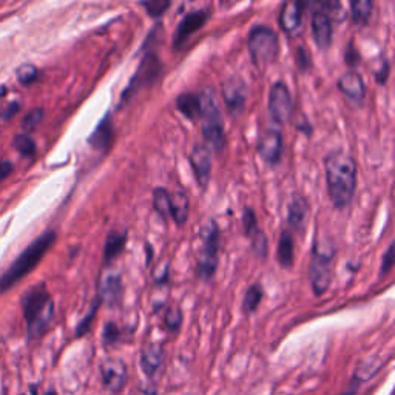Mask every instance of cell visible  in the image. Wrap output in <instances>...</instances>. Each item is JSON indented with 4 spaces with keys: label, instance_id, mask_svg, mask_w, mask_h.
Instances as JSON below:
<instances>
[{
    "label": "cell",
    "instance_id": "7402d4cb",
    "mask_svg": "<svg viewBox=\"0 0 395 395\" xmlns=\"http://www.w3.org/2000/svg\"><path fill=\"white\" fill-rule=\"evenodd\" d=\"M188 215H190V200L183 188H178L175 192H170V219H173L178 227L187 224Z\"/></svg>",
    "mask_w": 395,
    "mask_h": 395
},
{
    "label": "cell",
    "instance_id": "603a6c76",
    "mask_svg": "<svg viewBox=\"0 0 395 395\" xmlns=\"http://www.w3.org/2000/svg\"><path fill=\"white\" fill-rule=\"evenodd\" d=\"M129 241V232L127 231H112L107 235L105 240V247H104V263L112 264L119 258L125 246H127Z\"/></svg>",
    "mask_w": 395,
    "mask_h": 395
},
{
    "label": "cell",
    "instance_id": "7dc6e473",
    "mask_svg": "<svg viewBox=\"0 0 395 395\" xmlns=\"http://www.w3.org/2000/svg\"><path fill=\"white\" fill-rule=\"evenodd\" d=\"M186 395H195V394H186Z\"/></svg>",
    "mask_w": 395,
    "mask_h": 395
},
{
    "label": "cell",
    "instance_id": "60d3db41",
    "mask_svg": "<svg viewBox=\"0 0 395 395\" xmlns=\"http://www.w3.org/2000/svg\"><path fill=\"white\" fill-rule=\"evenodd\" d=\"M389 73H391V64H389V60H383V64L380 65V68H378L375 71V82L378 85H386V82H388V79H389Z\"/></svg>",
    "mask_w": 395,
    "mask_h": 395
},
{
    "label": "cell",
    "instance_id": "4dcf8cb0",
    "mask_svg": "<svg viewBox=\"0 0 395 395\" xmlns=\"http://www.w3.org/2000/svg\"><path fill=\"white\" fill-rule=\"evenodd\" d=\"M250 247L254 255L258 259H266L267 254H268V240L263 231H258L255 235L250 236Z\"/></svg>",
    "mask_w": 395,
    "mask_h": 395
},
{
    "label": "cell",
    "instance_id": "8992f818",
    "mask_svg": "<svg viewBox=\"0 0 395 395\" xmlns=\"http://www.w3.org/2000/svg\"><path fill=\"white\" fill-rule=\"evenodd\" d=\"M337 249L330 238H318L312 247V255L309 261V281L313 294L317 297L325 295L330 287L334 278Z\"/></svg>",
    "mask_w": 395,
    "mask_h": 395
},
{
    "label": "cell",
    "instance_id": "ffe728a7",
    "mask_svg": "<svg viewBox=\"0 0 395 395\" xmlns=\"http://www.w3.org/2000/svg\"><path fill=\"white\" fill-rule=\"evenodd\" d=\"M304 8H306V4L298 2V0H292V2L283 4L278 22H280V27L284 33L295 34L297 31L302 28Z\"/></svg>",
    "mask_w": 395,
    "mask_h": 395
},
{
    "label": "cell",
    "instance_id": "3957f363",
    "mask_svg": "<svg viewBox=\"0 0 395 395\" xmlns=\"http://www.w3.org/2000/svg\"><path fill=\"white\" fill-rule=\"evenodd\" d=\"M58 235L54 231H48L36 238L22 254L14 259V263L6 268L5 273L0 276V294H4L8 289H11L15 283L34 271L36 266L42 261L53 244L56 242Z\"/></svg>",
    "mask_w": 395,
    "mask_h": 395
},
{
    "label": "cell",
    "instance_id": "b9f144b4",
    "mask_svg": "<svg viewBox=\"0 0 395 395\" xmlns=\"http://www.w3.org/2000/svg\"><path fill=\"white\" fill-rule=\"evenodd\" d=\"M19 110H20V104H19V102L14 101V102H10V104H6V107L4 108V112L0 113V115H2L4 119H11V117L15 113H18Z\"/></svg>",
    "mask_w": 395,
    "mask_h": 395
},
{
    "label": "cell",
    "instance_id": "d4e9b609",
    "mask_svg": "<svg viewBox=\"0 0 395 395\" xmlns=\"http://www.w3.org/2000/svg\"><path fill=\"white\" fill-rule=\"evenodd\" d=\"M276 258L283 268H290L295 263V240L289 231H283L278 247H276Z\"/></svg>",
    "mask_w": 395,
    "mask_h": 395
},
{
    "label": "cell",
    "instance_id": "9a60e30c",
    "mask_svg": "<svg viewBox=\"0 0 395 395\" xmlns=\"http://www.w3.org/2000/svg\"><path fill=\"white\" fill-rule=\"evenodd\" d=\"M312 37L315 45L318 46L320 50L326 51L329 46L332 45V37H334V23H332L330 14L325 10H315L312 13Z\"/></svg>",
    "mask_w": 395,
    "mask_h": 395
},
{
    "label": "cell",
    "instance_id": "ba28073f",
    "mask_svg": "<svg viewBox=\"0 0 395 395\" xmlns=\"http://www.w3.org/2000/svg\"><path fill=\"white\" fill-rule=\"evenodd\" d=\"M162 73V62L157 58V54L153 51H147L144 58L141 59L136 73L133 75L130 82L121 94V104H125L130 99H133L134 94H138L141 90L147 89V86L157 82V79L161 77Z\"/></svg>",
    "mask_w": 395,
    "mask_h": 395
},
{
    "label": "cell",
    "instance_id": "5b68a950",
    "mask_svg": "<svg viewBox=\"0 0 395 395\" xmlns=\"http://www.w3.org/2000/svg\"><path fill=\"white\" fill-rule=\"evenodd\" d=\"M200 247L196 255V278L209 283L216 275L221 254V231L213 218L207 219L198 232Z\"/></svg>",
    "mask_w": 395,
    "mask_h": 395
},
{
    "label": "cell",
    "instance_id": "f6af8a7d",
    "mask_svg": "<svg viewBox=\"0 0 395 395\" xmlns=\"http://www.w3.org/2000/svg\"><path fill=\"white\" fill-rule=\"evenodd\" d=\"M145 252H147V264H150V261H152V254H153V249L150 244H145Z\"/></svg>",
    "mask_w": 395,
    "mask_h": 395
},
{
    "label": "cell",
    "instance_id": "ac0fdd59",
    "mask_svg": "<svg viewBox=\"0 0 395 395\" xmlns=\"http://www.w3.org/2000/svg\"><path fill=\"white\" fill-rule=\"evenodd\" d=\"M311 215V204L307 201V198L303 195H294L292 198L289 205H287V231L290 232H298L302 233L306 224H307V218Z\"/></svg>",
    "mask_w": 395,
    "mask_h": 395
},
{
    "label": "cell",
    "instance_id": "f1b7e54d",
    "mask_svg": "<svg viewBox=\"0 0 395 395\" xmlns=\"http://www.w3.org/2000/svg\"><path fill=\"white\" fill-rule=\"evenodd\" d=\"M164 326L171 334H176V332L183 326V321H184V315L183 311L179 309V306H170L167 309L164 311Z\"/></svg>",
    "mask_w": 395,
    "mask_h": 395
},
{
    "label": "cell",
    "instance_id": "d590c367",
    "mask_svg": "<svg viewBox=\"0 0 395 395\" xmlns=\"http://www.w3.org/2000/svg\"><path fill=\"white\" fill-rule=\"evenodd\" d=\"M15 75H18V81L22 85H30L37 79L39 71L33 64H23L18 68V71H15Z\"/></svg>",
    "mask_w": 395,
    "mask_h": 395
},
{
    "label": "cell",
    "instance_id": "e0dca14e",
    "mask_svg": "<svg viewBox=\"0 0 395 395\" xmlns=\"http://www.w3.org/2000/svg\"><path fill=\"white\" fill-rule=\"evenodd\" d=\"M337 86L344 98L355 102V104H363V101L366 98L365 79L355 70L346 71L344 75L339 76Z\"/></svg>",
    "mask_w": 395,
    "mask_h": 395
},
{
    "label": "cell",
    "instance_id": "8d00e7d4",
    "mask_svg": "<svg viewBox=\"0 0 395 395\" xmlns=\"http://www.w3.org/2000/svg\"><path fill=\"white\" fill-rule=\"evenodd\" d=\"M42 119H44V110L42 108H34V110H31V112H28L25 115V117H23L22 127H23V130L31 131L42 122Z\"/></svg>",
    "mask_w": 395,
    "mask_h": 395
},
{
    "label": "cell",
    "instance_id": "836d02e7",
    "mask_svg": "<svg viewBox=\"0 0 395 395\" xmlns=\"http://www.w3.org/2000/svg\"><path fill=\"white\" fill-rule=\"evenodd\" d=\"M13 147L23 156H33L36 153V142L27 134H18L13 139Z\"/></svg>",
    "mask_w": 395,
    "mask_h": 395
},
{
    "label": "cell",
    "instance_id": "f35d334b",
    "mask_svg": "<svg viewBox=\"0 0 395 395\" xmlns=\"http://www.w3.org/2000/svg\"><path fill=\"white\" fill-rule=\"evenodd\" d=\"M394 250H395V246H394V242H391L388 249H386V252L383 254L382 257V264H380V278H383V276L388 275L391 271H392V267H394V263H395V255H394Z\"/></svg>",
    "mask_w": 395,
    "mask_h": 395
},
{
    "label": "cell",
    "instance_id": "d6986e66",
    "mask_svg": "<svg viewBox=\"0 0 395 395\" xmlns=\"http://www.w3.org/2000/svg\"><path fill=\"white\" fill-rule=\"evenodd\" d=\"M98 297L101 303H104L108 307H119L124 297V284L122 276L119 273H110L104 280L99 283Z\"/></svg>",
    "mask_w": 395,
    "mask_h": 395
},
{
    "label": "cell",
    "instance_id": "4316f807",
    "mask_svg": "<svg viewBox=\"0 0 395 395\" xmlns=\"http://www.w3.org/2000/svg\"><path fill=\"white\" fill-rule=\"evenodd\" d=\"M264 298V289L261 283H254L246 290V295L242 299V311L246 315H252L258 311L259 304H261Z\"/></svg>",
    "mask_w": 395,
    "mask_h": 395
},
{
    "label": "cell",
    "instance_id": "cb8c5ba5",
    "mask_svg": "<svg viewBox=\"0 0 395 395\" xmlns=\"http://www.w3.org/2000/svg\"><path fill=\"white\" fill-rule=\"evenodd\" d=\"M175 105L178 112L184 117H187L188 121H198V117H200L201 99L198 93H192V91L181 93L175 101Z\"/></svg>",
    "mask_w": 395,
    "mask_h": 395
},
{
    "label": "cell",
    "instance_id": "484cf974",
    "mask_svg": "<svg viewBox=\"0 0 395 395\" xmlns=\"http://www.w3.org/2000/svg\"><path fill=\"white\" fill-rule=\"evenodd\" d=\"M373 0H354V2H351V19L355 25H368V22L373 18Z\"/></svg>",
    "mask_w": 395,
    "mask_h": 395
},
{
    "label": "cell",
    "instance_id": "5bb4252c",
    "mask_svg": "<svg viewBox=\"0 0 395 395\" xmlns=\"http://www.w3.org/2000/svg\"><path fill=\"white\" fill-rule=\"evenodd\" d=\"M188 162H190L198 186L201 187V190H205L212 178V150L204 142L196 144L188 155Z\"/></svg>",
    "mask_w": 395,
    "mask_h": 395
},
{
    "label": "cell",
    "instance_id": "1f68e13d",
    "mask_svg": "<svg viewBox=\"0 0 395 395\" xmlns=\"http://www.w3.org/2000/svg\"><path fill=\"white\" fill-rule=\"evenodd\" d=\"M139 5L144 8L150 18L160 19L167 13V10L171 6V2L170 0H150V2H141Z\"/></svg>",
    "mask_w": 395,
    "mask_h": 395
},
{
    "label": "cell",
    "instance_id": "d6a6232c",
    "mask_svg": "<svg viewBox=\"0 0 395 395\" xmlns=\"http://www.w3.org/2000/svg\"><path fill=\"white\" fill-rule=\"evenodd\" d=\"M242 231L247 238H250L252 235H255L258 231H261V227L258 224L257 213L252 207H244L242 210Z\"/></svg>",
    "mask_w": 395,
    "mask_h": 395
},
{
    "label": "cell",
    "instance_id": "8fae6325",
    "mask_svg": "<svg viewBox=\"0 0 395 395\" xmlns=\"http://www.w3.org/2000/svg\"><path fill=\"white\" fill-rule=\"evenodd\" d=\"M210 18H212L210 8H200V10L188 11L184 18L179 20L175 33H173V41H171L173 51H179L183 48L188 39H190L195 33H198V31L209 22Z\"/></svg>",
    "mask_w": 395,
    "mask_h": 395
},
{
    "label": "cell",
    "instance_id": "74e56055",
    "mask_svg": "<svg viewBox=\"0 0 395 395\" xmlns=\"http://www.w3.org/2000/svg\"><path fill=\"white\" fill-rule=\"evenodd\" d=\"M295 65L299 71H309L312 68V58H311V53L307 51L304 46H298L297 51H295Z\"/></svg>",
    "mask_w": 395,
    "mask_h": 395
},
{
    "label": "cell",
    "instance_id": "2e32d148",
    "mask_svg": "<svg viewBox=\"0 0 395 395\" xmlns=\"http://www.w3.org/2000/svg\"><path fill=\"white\" fill-rule=\"evenodd\" d=\"M164 361H165V349H164L162 343L152 342L142 347L139 365H141L142 373L145 374V377L155 378L157 374L161 373Z\"/></svg>",
    "mask_w": 395,
    "mask_h": 395
},
{
    "label": "cell",
    "instance_id": "f546056e",
    "mask_svg": "<svg viewBox=\"0 0 395 395\" xmlns=\"http://www.w3.org/2000/svg\"><path fill=\"white\" fill-rule=\"evenodd\" d=\"M101 304H102V303H101V299H99V297L96 295V298L93 299V303H91V306H90L89 313H86L81 321H79V325H77V328H76V337H77V338H81V337L86 335V332H89V330L91 329V325H93L94 318H96V313H98V309L101 307Z\"/></svg>",
    "mask_w": 395,
    "mask_h": 395
},
{
    "label": "cell",
    "instance_id": "6da1fadb",
    "mask_svg": "<svg viewBox=\"0 0 395 395\" xmlns=\"http://www.w3.org/2000/svg\"><path fill=\"white\" fill-rule=\"evenodd\" d=\"M325 171L332 205L337 210H344L357 192V161L344 150H335L326 156Z\"/></svg>",
    "mask_w": 395,
    "mask_h": 395
},
{
    "label": "cell",
    "instance_id": "83f0119b",
    "mask_svg": "<svg viewBox=\"0 0 395 395\" xmlns=\"http://www.w3.org/2000/svg\"><path fill=\"white\" fill-rule=\"evenodd\" d=\"M153 209L162 221L170 219V192L165 187H156L153 190Z\"/></svg>",
    "mask_w": 395,
    "mask_h": 395
},
{
    "label": "cell",
    "instance_id": "9c48e42d",
    "mask_svg": "<svg viewBox=\"0 0 395 395\" xmlns=\"http://www.w3.org/2000/svg\"><path fill=\"white\" fill-rule=\"evenodd\" d=\"M268 116L276 125H284L294 116V99L289 86L283 81L272 84L268 91Z\"/></svg>",
    "mask_w": 395,
    "mask_h": 395
},
{
    "label": "cell",
    "instance_id": "7bdbcfd3",
    "mask_svg": "<svg viewBox=\"0 0 395 395\" xmlns=\"http://www.w3.org/2000/svg\"><path fill=\"white\" fill-rule=\"evenodd\" d=\"M13 173V164L10 161H0V179H5Z\"/></svg>",
    "mask_w": 395,
    "mask_h": 395
},
{
    "label": "cell",
    "instance_id": "52a82bcc",
    "mask_svg": "<svg viewBox=\"0 0 395 395\" xmlns=\"http://www.w3.org/2000/svg\"><path fill=\"white\" fill-rule=\"evenodd\" d=\"M247 50L257 67L272 65L280 54L278 34L267 25H254L247 34Z\"/></svg>",
    "mask_w": 395,
    "mask_h": 395
},
{
    "label": "cell",
    "instance_id": "4fadbf2b",
    "mask_svg": "<svg viewBox=\"0 0 395 395\" xmlns=\"http://www.w3.org/2000/svg\"><path fill=\"white\" fill-rule=\"evenodd\" d=\"M102 383L112 394H119L124 391L129 380L127 365L121 358L110 357L102 361L101 365Z\"/></svg>",
    "mask_w": 395,
    "mask_h": 395
},
{
    "label": "cell",
    "instance_id": "ee69618b",
    "mask_svg": "<svg viewBox=\"0 0 395 395\" xmlns=\"http://www.w3.org/2000/svg\"><path fill=\"white\" fill-rule=\"evenodd\" d=\"M297 130L298 131H303L307 138L312 136V125L309 121H304L302 124H297Z\"/></svg>",
    "mask_w": 395,
    "mask_h": 395
},
{
    "label": "cell",
    "instance_id": "ab89813d",
    "mask_svg": "<svg viewBox=\"0 0 395 395\" xmlns=\"http://www.w3.org/2000/svg\"><path fill=\"white\" fill-rule=\"evenodd\" d=\"M344 64L349 65L351 68H355L361 64V54L357 48H355L352 41L347 44V46L344 48Z\"/></svg>",
    "mask_w": 395,
    "mask_h": 395
},
{
    "label": "cell",
    "instance_id": "bcb514c9",
    "mask_svg": "<svg viewBox=\"0 0 395 395\" xmlns=\"http://www.w3.org/2000/svg\"><path fill=\"white\" fill-rule=\"evenodd\" d=\"M45 395H58V394H56V392H54V391H48V392H46Z\"/></svg>",
    "mask_w": 395,
    "mask_h": 395
},
{
    "label": "cell",
    "instance_id": "277c9868",
    "mask_svg": "<svg viewBox=\"0 0 395 395\" xmlns=\"http://www.w3.org/2000/svg\"><path fill=\"white\" fill-rule=\"evenodd\" d=\"M198 94H200L201 99V113L198 121H200L201 125V133L205 141L204 144L215 153L221 155L226 148L227 138L223 113H221L215 91H213V89H204Z\"/></svg>",
    "mask_w": 395,
    "mask_h": 395
},
{
    "label": "cell",
    "instance_id": "7c38bea8",
    "mask_svg": "<svg viewBox=\"0 0 395 395\" xmlns=\"http://www.w3.org/2000/svg\"><path fill=\"white\" fill-rule=\"evenodd\" d=\"M257 152L268 167H276V165H280L284 153L283 133L276 129H268L263 131L261 136L258 139Z\"/></svg>",
    "mask_w": 395,
    "mask_h": 395
},
{
    "label": "cell",
    "instance_id": "44dd1931",
    "mask_svg": "<svg viewBox=\"0 0 395 395\" xmlns=\"http://www.w3.org/2000/svg\"><path fill=\"white\" fill-rule=\"evenodd\" d=\"M113 138H115V130H113L112 113H107L98 124V127L90 134L89 144L94 150H101V152L108 153L110 148L113 145Z\"/></svg>",
    "mask_w": 395,
    "mask_h": 395
},
{
    "label": "cell",
    "instance_id": "e575fe53",
    "mask_svg": "<svg viewBox=\"0 0 395 395\" xmlns=\"http://www.w3.org/2000/svg\"><path fill=\"white\" fill-rule=\"evenodd\" d=\"M121 335H122V332L119 328H117L116 323L108 321V323H105L104 330H102V342H104L105 346H113L119 342Z\"/></svg>",
    "mask_w": 395,
    "mask_h": 395
},
{
    "label": "cell",
    "instance_id": "7a4b0ae2",
    "mask_svg": "<svg viewBox=\"0 0 395 395\" xmlns=\"http://www.w3.org/2000/svg\"><path fill=\"white\" fill-rule=\"evenodd\" d=\"M22 311L27 321L28 337L37 339L45 335L54 318V302L44 283L25 292L22 298Z\"/></svg>",
    "mask_w": 395,
    "mask_h": 395
},
{
    "label": "cell",
    "instance_id": "30bf717a",
    "mask_svg": "<svg viewBox=\"0 0 395 395\" xmlns=\"http://www.w3.org/2000/svg\"><path fill=\"white\" fill-rule=\"evenodd\" d=\"M221 96H223L227 112L233 117H238L244 113L247 104V84L238 75L227 76L221 84Z\"/></svg>",
    "mask_w": 395,
    "mask_h": 395
}]
</instances>
